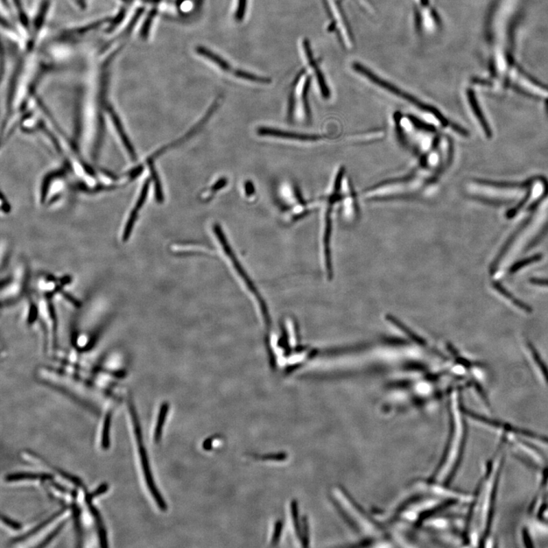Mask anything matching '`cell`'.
Instances as JSON below:
<instances>
[{"instance_id": "6da1fadb", "label": "cell", "mask_w": 548, "mask_h": 548, "mask_svg": "<svg viewBox=\"0 0 548 548\" xmlns=\"http://www.w3.org/2000/svg\"><path fill=\"white\" fill-rule=\"evenodd\" d=\"M452 159L449 139L440 135L433 149L418 159V164L402 178L389 179L372 186L363 194L367 201L407 198L422 192L437 181Z\"/></svg>"}, {"instance_id": "7a4b0ae2", "label": "cell", "mask_w": 548, "mask_h": 548, "mask_svg": "<svg viewBox=\"0 0 548 548\" xmlns=\"http://www.w3.org/2000/svg\"><path fill=\"white\" fill-rule=\"evenodd\" d=\"M330 499L357 537L358 547H404L402 538L385 521L372 516L341 486H335Z\"/></svg>"}, {"instance_id": "3957f363", "label": "cell", "mask_w": 548, "mask_h": 548, "mask_svg": "<svg viewBox=\"0 0 548 548\" xmlns=\"http://www.w3.org/2000/svg\"><path fill=\"white\" fill-rule=\"evenodd\" d=\"M449 432L444 454L437 468L425 481L433 486L450 488L458 472L466 444V413L459 395L452 397L449 403Z\"/></svg>"}, {"instance_id": "277c9868", "label": "cell", "mask_w": 548, "mask_h": 548, "mask_svg": "<svg viewBox=\"0 0 548 548\" xmlns=\"http://www.w3.org/2000/svg\"><path fill=\"white\" fill-rule=\"evenodd\" d=\"M501 452L496 456L492 466L488 468L486 479L481 483L475 498L472 497L470 508L465 527V537L469 543H483L488 538L493 523L494 504L498 486L499 477L503 460Z\"/></svg>"}, {"instance_id": "5b68a950", "label": "cell", "mask_w": 548, "mask_h": 548, "mask_svg": "<svg viewBox=\"0 0 548 548\" xmlns=\"http://www.w3.org/2000/svg\"><path fill=\"white\" fill-rule=\"evenodd\" d=\"M353 69L357 73H359L363 76L367 77L369 81L374 82L378 87L388 91L389 93H391L392 95H394L400 98H402V100L411 103L412 105H413V106H415L420 111H422L423 113L426 115L428 121L435 126H442V128L451 126V124H449L447 119L440 113L438 109L431 106V105L426 104V103L420 101L416 97L406 93L405 91L399 89L395 85H393V84L391 82L380 78V77L376 76L374 72L370 71L369 69L362 65L361 63L354 62L353 65Z\"/></svg>"}, {"instance_id": "8992f818", "label": "cell", "mask_w": 548, "mask_h": 548, "mask_svg": "<svg viewBox=\"0 0 548 548\" xmlns=\"http://www.w3.org/2000/svg\"><path fill=\"white\" fill-rule=\"evenodd\" d=\"M526 188L521 186H502L484 184L481 182L470 183L468 192L474 196L493 202H511L525 196Z\"/></svg>"}, {"instance_id": "52a82bcc", "label": "cell", "mask_w": 548, "mask_h": 548, "mask_svg": "<svg viewBox=\"0 0 548 548\" xmlns=\"http://www.w3.org/2000/svg\"><path fill=\"white\" fill-rule=\"evenodd\" d=\"M130 411L131 413L133 428H135L139 453L140 455V460H141V466L147 486H148L150 493L153 496L155 501H156L157 504L158 505L159 508L161 511L165 512L168 510V505L166 502L164 501L163 496L161 495L159 490L157 489L156 483H155L153 479L148 455H147L146 449L144 446L141 426H140L135 406L130 404Z\"/></svg>"}, {"instance_id": "ba28073f", "label": "cell", "mask_w": 548, "mask_h": 548, "mask_svg": "<svg viewBox=\"0 0 548 548\" xmlns=\"http://www.w3.org/2000/svg\"><path fill=\"white\" fill-rule=\"evenodd\" d=\"M472 418L476 420V422H479L487 428H490L496 432H501V433L503 435H512V437L516 438V440L525 441L531 442L532 444H536L544 447H548V437H545V435L526 431L525 429L501 423V421L481 417L477 413L473 414Z\"/></svg>"}, {"instance_id": "9c48e42d", "label": "cell", "mask_w": 548, "mask_h": 548, "mask_svg": "<svg viewBox=\"0 0 548 548\" xmlns=\"http://www.w3.org/2000/svg\"><path fill=\"white\" fill-rule=\"evenodd\" d=\"M340 203L344 219L350 222L355 220L359 214V207L352 184L346 174L342 182Z\"/></svg>"}, {"instance_id": "30bf717a", "label": "cell", "mask_w": 548, "mask_h": 548, "mask_svg": "<svg viewBox=\"0 0 548 548\" xmlns=\"http://www.w3.org/2000/svg\"><path fill=\"white\" fill-rule=\"evenodd\" d=\"M258 133L260 136L296 139L299 140V141L305 142H316L324 139V137L319 135H304V133L285 131L271 128H260L258 129Z\"/></svg>"}, {"instance_id": "8fae6325", "label": "cell", "mask_w": 548, "mask_h": 548, "mask_svg": "<svg viewBox=\"0 0 548 548\" xmlns=\"http://www.w3.org/2000/svg\"><path fill=\"white\" fill-rule=\"evenodd\" d=\"M303 45L308 65H310V67L314 69L316 78H317L321 95L323 98H326V100H328V98L331 96V91H330V89L328 87L325 76L321 71V69L318 65V62L314 59L310 43H309L308 40H305Z\"/></svg>"}, {"instance_id": "7c38bea8", "label": "cell", "mask_w": 548, "mask_h": 548, "mask_svg": "<svg viewBox=\"0 0 548 548\" xmlns=\"http://www.w3.org/2000/svg\"><path fill=\"white\" fill-rule=\"evenodd\" d=\"M532 183L533 184L529 191V196H527L526 200L524 202L520 203V205L516 208L510 210L509 213V216L510 217H514L518 212H522L523 209L529 208V207L531 206L532 203L536 202V201L538 200L540 198V196H542L545 194L546 190V185L545 182L543 180L537 179Z\"/></svg>"}, {"instance_id": "4fadbf2b", "label": "cell", "mask_w": 548, "mask_h": 548, "mask_svg": "<svg viewBox=\"0 0 548 548\" xmlns=\"http://www.w3.org/2000/svg\"><path fill=\"white\" fill-rule=\"evenodd\" d=\"M85 501L88 505V507L91 512V514L93 515L94 517L95 522L97 525L98 531V536H100V545L102 547H107L109 546L107 533L106 531H105L104 525L102 521V518L101 516L100 512L93 504V501L86 500Z\"/></svg>"}, {"instance_id": "5bb4252c", "label": "cell", "mask_w": 548, "mask_h": 548, "mask_svg": "<svg viewBox=\"0 0 548 548\" xmlns=\"http://www.w3.org/2000/svg\"><path fill=\"white\" fill-rule=\"evenodd\" d=\"M12 6V10L15 12L20 26L23 27L26 34L31 29V20L24 8L22 0H10Z\"/></svg>"}, {"instance_id": "9a60e30c", "label": "cell", "mask_w": 548, "mask_h": 548, "mask_svg": "<svg viewBox=\"0 0 548 548\" xmlns=\"http://www.w3.org/2000/svg\"><path fill=\"white\" fill-rule=\"evenodd\" d=\"M493 286L494 289L499 292V293H501L503 297H504L505 299H507L512 304H514V306L521 309V310L529 314L532 312V308L531 306L525 304L524 301L519 300L518 298L514 296V295L505 289V288L503 287L501 284L494 282Z\"/></svg>"}, {"instance_id": "2e32d148", "label": "cell", "mask_w": 548, "mask_h": 548, "mask_svg": "<svg viewBox=\"0 0 548 548\" xmlns=\"http://www.w3.org/2000/svg\"><path fill=\"white\" fill-rule=\"evenodd\" d=\"M66 510H67V507H63V508H62L61 510H58L57 512H55V514H53V515H52L51 517H49L48 518H47L46 520H45V521H44V522H42V523H40L39 525H38L37 526H35V527H34V528H33V529H32V530H30V532H26L25 534H24V535H23V536H19V537H18V538H14V539L12 540V542L13 543H21V542H23V540H25V539H27V538H30L31 536H32L35 535V534H36V533H38V532H40V531H41L42 529H44V528H45V527H46L47 525H48L49 524H50L51 523H52V522L54 521V519L57 518H58V517H59V516H60L61 514H63V512H65V511H66Z\"/></svg>"}, {"instance_id": "e0dca14e", "label": "cell", "mask_w": 548, "mask_h": 548, "mask_svg": "<svg viewBox=\"0 0 548 548\" xmlns=\"http://www.w3.org/2000/svg\"><path fill=\"white\" fill-rule=\"evenodd\" d=\"M196 52H198V54H199L201 56H203V57H205L216 63V65L219 66L222 69L224 70V71H230L231 66L229 65V62L222 59L220 56L209 50L208 48L203 46H198L196 47Z\"/></svg>"}, {"instance_id": "ac0fdd59", "label": "cell", "mask_w": 548, "mask_h": 548, "mask_svg": "<svg viewBox=\"0 0 548 548\" xmlns=\"http://www.w3.org/2000/svg\"><path fill=\"white\" fill-rule=\"evenodd\" d=\"M50 480L54 479L52 475L46 473H32V472H18L10 474L5 477V481L8 482L19 481L23 480Z\"/></svg>"}, {"instance_id": "d6986e66", "label": "cell", "mask_w": 548, "mask_h": 548, "mask_svg": "<svg viewBox=\"0 0 548 548\" xmlns=\"http://www.w3.org/2000/svg\"><path fill=\"white\" fill-rule=\"evenodd\" d=\"M168 410H170V404H168L167 402H164L161 405L157 423L156 429H155L154 433V439L157 444L161 441V435H163V426L168 416Z\"/></svg>"}, {"instance_id": "ffe728a7", "label": "cell", "mask_w": 548, "mask_h": 548, "mask_svg": "<svg viewBox=\"0 0 548 548\" xmlns=\"http://www.w3.org/2000/svg\"><path fill=\"white\" fill-rule=\"evenodd\" d=\"M290 511L295 532H296L297 537L301 542V536H303V522H301V519L300 520L299 505L297 501H292L290 503Z\"/></svg>"}, {"instance_id": "44dd1931", "label": "cell", "mask_w": 548, "mask_h": 548, "mask_svg": "<svg viewBox=\"0 0 548 548\" xmlns=\"http://www.w3.org/2000/svg\"><path fill=\"white\" fill-rule=\"evenodd\" d=\"M111 418H112V413L111 411H109L106 414V416L104 418V424H103V430L102 433V442L101 445L103 449H109L111 445L110 441V431H111Z\"/></svg>"}, {"instance_id": "7402d4cb", "label": "cell", "mask_w": 548, "mask_h": 548, "mask_svg": "<svg viewBox=\"0 0 548 548\" xmlns=\"http://www.w3.org/2000/svg\"><path fill=\"white\" fill-rule=\"evenodd\" d=\"M527 344H528V347L531 351V354L534 361H535V362L538 365L539 369L540 370V372H542V374H543L545 382L548 385V368L547 367L546 363L542 359V357H540L538 351L535 347V346H534L531 342H528V343Z\"/></svg>"}, {"instance_id": "603a6c76", "label": "cell", "mask_w": 548, "mask_h": 548, "mask_svg": "<svg viewBox=\"0 0 548 548\" xmlns=\"http://www.w3.org/2000/svg\"><path fill=\"white\" fill-rule=\"evenodd\" d=\"M543 258V255L537 254V255H533V256H532L530 258H527L525 259H523V260H521V261H519L518 262H516L514 264H512L510 266V269L509 270V273L510 274H514V273H516L517 271H518L521 270L522 269H523L524 266H528V265L532 264L533 263L538 262L540 261V260H542Z\"/></svg>"}, {"instance_id": "cb8c5ba5", "label": "cell", "mask_w": 548, "mask_h": 548, "mask_svg": "<svg viewBox=\"0 0 548 548\" xmlns=\"http://www.w3.org/2000/svg\"><path fill=\"white\" fill-rule=\"evenodd\" d=\"M311 82H312L311 77L310 76L307 77V79L304 84V87L303 88V93H301V101H303L304 114L307 121L310 120L311 118V110H310V106H309L308 98V91L309 88H310Z\"/></svg>"}, {"instance_id": "d4e9b609", "label": "cell", "mask_w": 548, "mask_h": 548, "mask_svg": "<svg viewBox=\"0 0 548 548\" xmlns=\"http://www.w3.org/2000/svg\"><path fill=\"white\" fill-rule=\"evenodd\" d=\"M234 75L238 78L243 79L245 80H249L251 82H258V83H264L269 84L271 82V80L270 78H266V77H262L255 74L250 73L249 72L244 71V70L237 69L234 72Z\"/></svg>"}, {"instance_id": "484cf974", "label": "cell", "mask_w": 548, "mask_h": 548, "mask_svg": "<svg viewBox=\"0 0 548 548\" xmlns=\"http://www.w3.org/2000/svg\"><path fill=\"white\" fill-rule=\"evenodd\" d=\"M468 98L470 102V104H472V109L475 111V113L477 115V119H479V121L481 122L480 123L482 124L484 131H486L488 133H490L488 125H487L486 120H484L483 115L479 109V105H477V103L475 100L472 93H468Z\"/></svg>"}, {"instance_id": "4316f807", "label": "cell", "mask_w": 548, "mask_h": 548, "mask_svg": "<svg viewBox=\"0 0 548 548\" xmlns=\"http://www.w3.org/2000/svg\"><path fill=\"white\" fill-rule=\"evenodd\" d=\"M301 522H303V536H301V543L304 547H308L310 543V527L307 516L301 517Z\"/></svg>"}, {"instance_id": "83f0119b", "label": "cell", "mask_w": 548, "mask_h": 548, "mask_svg": "<svg viewBox=\"0 0 548 548\" xmlns=\"http://www.w3.org/2000/svg\"><path fill=\"white\" fill-rule=\"evenodd\" d=\"M284 529V523L282 520H278L274 525V531L271 539V545L277 546L280 540L281 536Z\"/></svg>"}, {"instance_id": "f1b7e54d", "label": "cell", "mask_w": 548, "mask_h": 548, "mask_svg": "<svg viewBox=\"0 0 548 548\" xmlns=\"http://www.w3.org/2000/svg\"><path fill=\"white\" fill-rule=\"evenodd\" d=\"M68 522V520H65V521L60 523L57 528L53 530L49 535L46 537V538L42 542L38 547H42L47 546L49 543L52 542V540L58 535V534L61 532L63 529V527L65 526L66 523Z\"/></svg>"}, {"instance_id": "f546056e", "label": "cell", "mask_w": 548, "mask_h": 548, "mask_svg": "<svg viewBox=\"0 0 548 548\" xmlns=\"http://www.w3.org/2000/svg\"><path fill=\"white\" fill-rule=\"evenodd\" d=\"M109 484L106 483H103L101 484L100 487H98L96 490H95L93 493L88 494L87 493L85 496V501L90 500L93 501L95 497L100 496L109 490Z\"/></svg>"}, {"instance_id": "4dcf8cb0", "label": "cell", "mask_w": 548, "mask_h": 548, "mask_svg": "<svg viewBox=\"0 0 548 548\" xmlns=\"http://www.w3.org/2000/svg\"><path fill=\"white\" fill-rule=\"evenodd\" d=\"M287 454L285 453H270L260 456L258 459L263 461H282L287 459Z\"/></svg>"}, {"instance_id": "1f68e13d", "label": "cell", "mask_w": 548, "mask_h": 548, "mask_svg": "<svg viewBox=\"0 0 548 548\" xmlns=\"http://www.w3.org/2000/svg\"><path fill=\"white\" fill-rule=\"evenodd\" d=\"M246 9H247V0H238V4L236 12V20L237 22H242V21L244 19Z\"/></svg>"}, {"instance_id": "d6a6232c", "label": "cell", "mask_w": 548, "mask_h": 548, "mask_svg": "<svg viewBox=\"0 0 548 548\" xmlns=\"http://www.w3.org/2000/svg\"><path fill=\"white\" fill-rule=\"evenodd\" d=\"M58 472L62 477H65V479L75 484L76 486L80 488L83 487L82 482L79 477L62 472V470H58Z\"/></svg>"}, {"instance_id": "836d02e7", "label": "cell", "mask_w": 548, "mask_h": 548, "mask_svg": "<svg viewBox=\"0 0 548 548\" xmlns=\"http://www.w3.org/2000/svg\"><path fill=\"white\" fill-rule=\"evenodd\" d=\"M2 521L7 525L9 526L10 528L18 531L22 529V525L20 523L15 521L9 517H7L4 515L2 516Z\"/></svg>"}, {"instance_id": "e575fe53", "label": "cell", "mask_w": 548, "mask_h": 548, "mask_svg": "<svg viewBox=\"0 0 548 548\" xmlns=\"http://www.w3.org/2000/svg\"><path fill=\"white\" fill-rule=\"evenodd\" d=\"M227 182L228 181L227 179L222 178L220 179L216 183L215 185H214L212 187V188H210V192H212V193H215L219 191V190L222 189V187H224L227 185Z\"/></svg>"}, {"instance_id": "d590c367", "label": "cell", "mask_w": 548, "mask_h": 548, "mask_svg": "<svg viewBox=\"0 0 548 548\" xmlns=\"http://www.w3.org/2000/svg\"><path fill=\"white\" fill-rule=\"evenodd\" d=\"M244 190H245V194L248 196H252L255 192V186L254 185H253V183L251 181H247L245 182Z\"/></svg>"}, {"instance_id": "8d00e7d4", "label": "cell", "mask_w": 548, "mask_h": 548, "mask_svg": "<svg viewBox=\"0 0 548 548\" xmlns=\"http://www.w3.org/2000/svg\"><path fill=\"white\" fill-rule=\"evenodd\" d=\"M294 108H295V97H294V93H292L289 100V109H289L288 110V117H289L290 120L293 119Z\"/></svg>"}, {"instance_id": "74e56055", "label": "cell", "mask_w": 548, "mask_h": 548, "mask_svg": "<svg viewBox=\"0 0 548 548\" xmlns=\"http://www.w3.org/2000/svg\"><path fill=\"white\" fill-rule=\"evenodd\" d=\"M529 282L535 285L548 286V279L545 278L533 277L529 279Z\"/></svg>"}, {"instance_id": "f35d334b", "label": "cell", "mask_w": 548, "mask_h": 548, "mask_svg": "<svg viewBox=\"0 0 548 548\" xmlns=\"http://www.w3.org/2000/svg\"><path fill=\"white\" fill-rule=\"evenodd\" d=\"M202 1H203V0H198V5H199L201 4V2H202Z\"/></svg>"}]
</instances>
